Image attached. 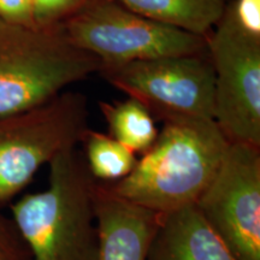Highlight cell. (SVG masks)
I'll return each mask as SVG.
<instances>
[{
  "mask_svg": "<svg viewBox=\"0 0 260 260\" xmlns=\"http://www.w3.org/2000/svg\"><path fill=\"white\" fill-rule=\"evenodd\" d=\"M229 145L213 119H165L134 170L122 180L103 183L123 199L167 216L197 204Z\"/></svg>",
  "mask_w": 260,
  "mask_h": 260,
  "instance_id": "obj_1",
  "label": "cell"
},
{
  "mask_svg": "<svg viewBox=\"0 0 260 260\" xmlns=\"http://www.w3.org/2000/svg\"><path fill=\"white\" fill-rule=\"evenodd\" d=\"M48 165L46 189L10 204L11 218L31 260H96V180L76 147L59 152Z\"/></svg>",
  "mask_w": 260,
  "mask_h": 260,
  "instance_id": "obj_2",
  "label": "cell"
},
{
  "mask_svg": "<svg viewBox=\"0 0 260 260\" xmlns=\"http://www.w3.org/2000/svg\"><path fill=\"white\" fill-rule=\"evenodd\" d=\"M102 67L71 44L61 25L24 27L0 18V116L41 105Z\"/></svg>",
  "mask_w": 260,
  "mask_h": 260,
  "instance_id": "obj_3",
  "label": "cell"
},
{
  "mask_svg": "<svg viewBox=\"0 0 260 260\" xmlns=\"http://www.w3.org/2000/svg\"><path fill=\"white\" fill-rule=\"evenodd\" d=\"M87 121V99L76 92L0 116V209L12 203L42 165L76 147L88 129Z\"/></svg>",
  "mask_w": 260,
  "mask_h": 260,
  "instance_id": "obj_4",
  "label": "cell"
},
{
  "mask_svg": "<svg viewBox=\"0 0 260 260\" xmlns=\"http://www.w3.org/2000/svg\"><path fill=\"white\" fill-rule=\"evenodd\" d=\"M60 25L74 46L103 65L207 53V37L145 17L117 0H88Z\"/></svg>",
  "mask_w": 260,
  "mask_h": 260,
  "instance_id": "obj_5",
  "label": "cell"
},
{
  "mask_svg": "<svg viewBox=\"0 0 260 260\" xmlns=\"http://www.w3.org/2000/svg\"><path fill=\"white\" fill-rule=\"evenodd\" d=\"M99 73L141 103L155 121L213 119L214 71L209 53L103 65Z\"/></svg>",
  "mask_w": 260,
  "mask_h": 260,
  "instance_id": "obj_6",
  "label": "cell"
},
{
  "mask_svg": "<svg viewBox=\"0 0 260 260\" xmlns=\"http://www.w3.org/2000/svg\"><path fill=\"white\" fill-rule=\"evenodd\" d=\"M207 37L214 71L213 121L229 144L260 147V38L224 14Z\"/></svg>",
  "mask_w": 260,
  "mask_h": 260,
  "instance_id": "obj_7",
  "label": "cell"
},
{
  "mask_svg": "<svg viewBox=\"0 0 260 260\" xmlns=\"http://www.w3.org/2000/svg\"><path fill=\"white\" fill-rule=\"evenodd\" d=\"M195 206L237 260H260V147L230 144Z\"/></svg>",
  "mask_w": 260,
  "mask_h": 260,
  "instance_id": "obj_8",
  "label": "cell"
},
{
  "mask_svg": "<svg viewBox=\"0 0 260 260\" xmlns=\"http://www.w3.org/2000/svg\"><path fill=\"white\" fill-rule=\"evenodd\" d=\"M96 260H146L162 216L123 199L103 182L93 187Z\"/></svg>",
  "mask_w": 260,
  "mask_h": 260,
  "instance_id": "obj_9",
  "label": "cell"
},
{
  "mask_svg": "<svg viewBox=\"0 0 260 260\" xmlns=\"http://www.w3.org/2000/svg\"><path fill=\"white\" fill-rule=\"evenodd\" d=\"M146 260H237L197 206L162 216Z\"/></svg>",
  "mask_w": 260,
  "mask_h": 260,
  "instance_id": "obj_10",
  "label": "cell"
},
{
  "mask_svg": "<svg viewBox=\"0 0 260 260\" xmlns=\"http://www.w3.org/2000/svg\"><path fill=\"white\" fill-rule=\"evenodd\" d=\"M132 11L161 23L207 37L219 22L226 0H117Z\"/></svg>",
  "mask_w": 260,
  "mask_h": 260,
  "instance_id": "obj_11",
  "label": "cell"
},
{
  "mask_svg": "<svg viewBox=\"0 0 260 260\" xmlns=\"http://www.w3.org/2000/svg\"><path fill=\"white\" fill-rule=\"evenodd\" d=\"M99 109L109 125L110 136L135 154L146 153L157 140L155 119L138 100L128 98L122 102H100Z\"/></svg>",
  "mask_w": 260,
  "mask_h": 260,
  "instance_id": "obj_12",
  "label": "cell"
},
{
  "mask_svg": "<svg viewBox=\"0 0 260 260\" xmlns=\"http://www.w3.org/2000/svg\"><path fill=\"white\" fill-rule=\"evenodd\" d=\"M81 142L86 148L87 168L92 176L100 182H116L134 170L138 158L133 151L103 133L86 130Z\"/></svg>",
  "mask_w": 260,
  "mask_h": 260,
  "instance_id": "obj_13",
  "label": "cell"
},
{
  "mask_svg": "<svg viewBox=\"0 0 260 260\" xmlns=\"http://www.w3.org/2000/svg\"><path fill=\"white\" fill-rule=\"evenodd\" d=\"M88 0H31L35 24L41 28L57 27L76 14Z\"/></svg>",
  "mask_w": 260,
  "mask_h": 260,
  "instance_id": "obj_14",
  "label": "cell"
},
{
  "mask_svg": "<svg viewBox=\"0 0 260 260\" xmlns=\"http://www.w3.org/2000/svg\"><path fill=\"white\" fill-rule=\"evenodd\" d=\"M0 260H31L24 240L11 217L0 209Z\"/></svg>",
  "mask_w": 260,
  "mask_h": 260,
  "instance_id": "obj_15",
  "label": "cell"
},
{
  "mask_svg": "<svg viewBox=\"0 0 260 260\" xmlns=\"http://www.w3.org/2000/svg\"><path fill=\"white\" fill-rule=\"evenodd\" d=\"M225 11L242 30L260 38V0H234Z\"/></svg>",
  "mask_w": 260,
  "mask_h": 260,
  "instance_id": "obj_16",
  "label": "cell"
},
{
  "mask_svg": "<svg viewBox=\"0 0 260 260\" xmlns=\"http://www.w3.org/2000/svg\"><path fill=\"white\" fill-rule=\"evenodd\" d=\"M0 18L12 24L38 27L32 15L31 0H0Z\"/></svg>",
  "mask_w": 260,
  "mask_h": 260,
  "instance_id": "obj_17",
  "label": "cell"
}]
</instances>
